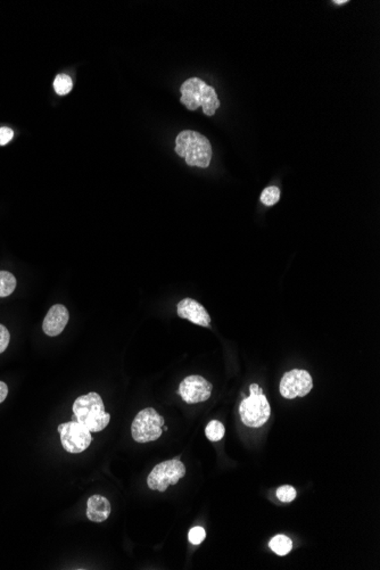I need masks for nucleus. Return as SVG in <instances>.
Instances as JSON below:
<instances>
[{
	"label": "nucleus",
	"instance_id": "obj_13",
	"mask_svg": "<svg viewBox=\"0 0 380 570\" xmlns=\"http://www.w3.org/2000/svg\"><path fill=\"white\" fill-rule=\"evenodd\" d=\"M270 549L275 552V555H287L293 549V542L289 537L284 535H277L270 541Z\"/></svg>",
	"mask_w": 380,
	"mask_h": 570
},
{
	"label": "nucleus",
	"instance_id": "obj_2",
	"mask_svg": "<svg viewBox=\"0 0 380 570\" xmlns=\"http://www.w3.org/2000/svg\"><path fill=\"white\" fill-rule=\"evenodd\" d=\"M180 91V102L190 111L202 107L205 115L213 117L220 107V100L214 88L207 86L199 77H190L185 80Z\"/></svg>",
	"mask_w": 380,
	"mask_h": 570
},
{
	"label": "nucleus",
	"instance_id": "obj_14",
	"mask_svg": "<svg viewBox=\"0 0 380 570\" xmlns=\"http://www.w3.org/2000/svg\"><path fill=\"white\" fill-rule=\"evenodd\" d=\"M16 288V278L8 271H0V297L12 295Z\"/></svg>",
	"mask_w": 380,
	"mask_h": 570
},
{
	"label": "nucleus",
	"instance_id": "obj_23",
	"mask_svg": "<svg viewBox=\"0 0 380 570\" xmlns=\"http://www.w3.org/2000/svg\"><path fill=\"white\" fill-rule=\"evenodd\" d=\"M334 3H336V5H343V3H347V0H340V1L335 0Z\"/></svg>",
	"mask_w": 380,
	"mask_h": 570
},
{
	"label": "nucleus",
	"instance_id": "obj_8",
	"mask_svg": "<svg viewBox=\"0 0 380 570\" xmlns=\"http://www.w3.org/2000/svg\"><path fill=\"white\" fill-rule=\"evenodd\" d=\"M312 389V377L306 370L301 369H294L284 373L279 386L282 398L288 400L304 398Z\"/></svg>",
	"mask_w": 380,
	"mask_h": 570
},
{
	"label": "nucleus",
	"instance_id": "obj_19",
	"mask_svg": "<svg viewBox=\"0 0 380 570\" xmlns=\"http://www.w3.org/2000/svg\"><path fill=\"white\" fill-rule=\"evenodd\" d=\"M188 537L192 544L198 546V544L203 543L205 537H206V533H205L204 528L197 526V527H194L189 530Z\"/></svg>",
	"mask_w": 380,
	"mask_h": 570
},
{
	"label": "nucleus",
	"instance_id": "obj_3",
	"mask_svg": "<svg viewBox=\"0 0 380 570\" xmlns=\"http://www.w3.org/2000/svg\"><path fill=\"white\" fill-rule=\"evenodd\" d=\"M72 409L77 423L89 429L90 432H102L111 420L109 413L105 411V405L100 395L93 391L77 398Z\"/></svg>",
	"mask_w": 380,
	"mask_h": 570
},
{
	"label": "nucleus",
	"instance_id": "obj_16",
	"mask_svg": "<svg viewBox=\"0 0 380 570\" xmlns=\"http://www.w3.org/2000/svg\"><path fill=\"white\" fill-rule=\"evenodd\" d=\"M73 88V81L68 74H59L54 80V89L57 95L66 96L71 91Z\"/></svg>",
	"mask_w": 380,
	"mask_h": 570
},
{
	"label": "nucleus",
	"instance_id": "obj_10",
	"mask_svg": "<svg viewBox=\"0 0 380 570\" xmlns=\"http://www.w3.org/2000/svg\"><path fill=\"white\" fill-rule=\"evenodd\" d=\"M176 312L181 319L189 320L192 324H198L202 327H210L211 317L207 313L206 308L201 303L192 299H185L180 301L176 306Z\"/></svg>",
	"mask_w": 380,
	"mask_h": 570
},
{
	"label": "nucleus",
	"instance_id": "obj_22",
	"mask_svg": "<svg viewBox=\"0 0 380 570\" xmlns=\"http://www.w3.org/2000/svg\"><path fill=\"white\" fill-rule=\"evenodd\" d=\"M8 395V387L3 382H0V403H3L6 400Z\"/></svg>",
	"mask_w": 380,
	"mask_h": 570
},
{
	"label": "nucleus",
	"instance_id": "obj_12",
	"mask_svg": "<svg viewBox=\"0 0 380 570\" xmlns=\"http://www.w3.org/2000/svg\"><path fill=\"white\" fill-rule=\"evenodd\" d=\"M111 504L109 500L102 495H93L88 500L87 517L93 523H102L109 517Z\"/></svg>",
	"mask_w": 380,
	"mask_h": 570
},
{
	"label": "nucleus",
	"instance_id": "obj_18",
	"mask_svg": "<svg viewBox=\"0 0 380 570\" xmlns=\"http://www.w3.org/2000/svg\"><path fill=\"white\" fill-rule=\"evenodd\" d=\"M296 495V490L293 486H289V485H284V486H280L277 490V497H278L279 501L284 503L291 502L295 500Z\"/></svg>",
	"mask_w": 380,
	"mask_h": 570
},
{
	"label": "nucleus",
	"instance_id": "obj_6",
	"mask_svg": "<svg viewBox=\"0 0 380 570\" xmlns=\"http://www.w3.org/2000/svg\"><path fill=\"white\" fill-rule=\"evenodd\" d=\"M185 475V465L179 459L167 460L155 465L147 478V485L151 490L165 492L167 487L178 484V481Z\"/></svg>",
	"mask_w": 380,
	"mask_h": 570
},
{
	"label": "nucleus",
	"instance_id": "obj_4",
	"mask_svg": "<svg viewBox=\"0 0 380 570\" xmlns=\"http://www.w3.org/2000/svg\"><path fill=\"white\" fill-rule=\"evenodd\" d=\"M250 396L245 398L239 407L241 419L250 428H259L269 420L271 407L263 389L257 384H252Z\"/></svg>",
	"mask_w": 380,
	"mask_h": 570
},
{
	"label": "nucleus",
	"instance_id": "obj_7",
	"mask_svg": "<svg viewBox=\"0 0 380 570\" xmlns=\"http://www.w3.org/2000/svg\"><path fill=\"white\" fill-rule=\"evenodd\" d=\"M59 432L61 434L63 447L68 453H81L87 450L93 441L89 429L77 421H70L59 425Z\"/></svg>",
	"mask_w": 380,
	"mask_h": 570
},
{
	"label": "nucleus",
	"instance_id": "obj_1",
	"mask_svg": "<svg viewBox=\"0 0 380 570\" xmlns=\"http://www.w3.org/2000/svg\"><path fill=\"white\" fill-rule=\"evenodd\" d=\"M176 154L185 160L189 167L206 169L210 167L212 160V146L206 137L197 131L185 130L176 136Z\"/></svg>",
	"mask_w": 380,
	"mask_h": 570
},
{
	"label": "nucleus",
	"instance_id": "obj_21",
	"mask_svg": "<svg viewBox=\"0 0 380 570\" xmlns=\"http://www.w3.org/2000/svg\"><path fill=\"white\" fill-rule=\"evenodd\" d=\"M14 133L10 128H0V146H5L12 140Z\"/></svg>",
	"mask_w": 380,
	"mask_h": 570
},
{
	"label": "nucleus",
	"instance_id": "obj_9",
	"mask_svg": "<svg viewBox=\"0 0 380 570\" xmlns=\"http://www.w3.org/2000/svg\"><path fill=\"white\" fill-rule=\"evenodd\" d=\"M213 386L201 376H188L179 386V395L185 403L196 404L211 398Z\"/></svg>",
	"mask_w": 380,
	"mask_h": 570
},
{
	"label": "nucleus",
	"instance_id": "obj_5",
	"mask_svg": "<svg viewBox=\"0 0 380 570\" xmlns=\"http://www.w3.org/2000/svg\"><path fill=\"white\" fill-rule=\"evenodd\" d=\"M164 423L165 420L163 417L160 416L155 409H144L137 414L131 426L133 440L137 443L156 441L162 436Z\"/></svg>",
	"mask_w": 380,
	"mask_h": 570
},
{
	"label": "nucleus",
	"instance_id": "obj_11",
	"mask_svg": "<svg viewBox=\"0 0 380 570\" xmlns=\"http://www.w3.org/2000/svg\"><path fill=\"white\" fill-rule=\"evenodd\" d=\"M70 315L68 308L62 304H55L50 308V311L45 317L43 329L47 336H59L62 333L64 328L68 324Z\"/></svg>",
	"mask_w": 380,
	"mask_h": 570
},
{
	"label": "nucleus",
	"instance_id": "obj_15",
	"mask_svg": "<svg viewBox=\"0 0 380 570\" xmlns=\"http://www.w3.org/2000/svg\"><path fill=\"white\" fill-rule=\"evenodd\" d=\"M226 434V428L222 423H220L218 420H212L205 429V435L206 437L212 442H219L225 437Z\"/></svg>",
	"mask_w": 380,
	"mask_h": 570
},
{
	"label": "nucleus",
	"instance_id": "obj_20",
	"mask_svg": "<svg viewBox=\"0 0 380 570\" xmlns=\"http://www.w3.org/2000/svg\"><path fill=\"white\" fill-rule=\"evenodd\" d=\"M10 331L5 326L0 324V353L5 352L7 346L10 345Z\"/></svg>",
	"mask_w": 380,
	"mask_h": 570
},
{
	"label": "nucleus",
	"instance_id": "obj_17",
	"mask_svg": "<svg viewBox=\"0 0 380 570\" xmlns=\"http://www.w3.org/2000/svg\"><path fill=\"white\" fill-rule=\"evenodd\" d=\"M280 200V189L275 186H270L268 188L264 189L261 194V202H262L266 207H273L278 203Z\"/></svg>",
	"mask_w": 380,
	"mask_h": 570
}]
</instances>
